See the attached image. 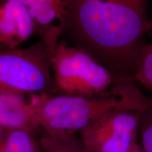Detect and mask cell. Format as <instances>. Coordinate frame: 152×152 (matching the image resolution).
I'll list each match as a JSON object with an SVG mask.
<instances>
[{
    "label": "cell",
    "mask_w": 152,
    "mask_h": 152,
    "mask_svg": "<svg viewBox=\"0 0 152 152\" xmlns=\"http://www.w3.org/2000/svg\"><path fill=\"white\" fill-rule=\"evenodd\" d=\"M149 0H71L62 40L90 54L118 80H133L152 31Z\"/></svg>",
    "instance_id": "6da1fadb"
},
{
    "label": "cell",
    "mask_w": 152,
    "mask_h": 152,
    "mask_svg": "<svg viewBox=\"0 0 152 152\" xmlns=\"http://www.w3.org/2000/svg\"><path fill=\"white\" fill-rule=\"evenodd\" d=\"M151 100L135 81L122 80L107 92L94 96L42 95L37 101V119L42 131L72 135L110 112L142 111Z\"/></svg>",
    "instance_id": "7a4b0ae2"
},
{
    "label": "cell",
    "mask_w": 152,
    "mask_h": 152,
    "mask_svg": "<svg viewBox=\"0 0 152 152\" xmlns=\"http://www.w3.org/2000/svg\"><path fill=\"white\" fill-rule=\"evenodd\" d=\"M50 64L58 94L94 96L107 92L120 80L90 54L62 39L51 55Z\"/></svg>",
    "instance_id": "3957f363"
},
{
    "label": "cell",
    "mask_w": 152,
    "mask_h": 152,
    "mask_svg": "<svg viewBox=\"0 0 152 152\" xmlns=\"http://www.w3.org/2000/svg\"><path fill=\"white\" fill-rule=\"evenodd\" d=\"M0 90L41 95L55 90L50 56L42 42L26 48L0 49Z\"/></svg>",
    "instance_id": "277c9868"
},
{
    "label": "cell",
    "mask_w": 152,
    "mask_h": 152,
    "mask_svg": "<svg viewBox=\"0 0 152 152\" xmlns=\"http://www.w3.org/2000/svg\"><path fill=\"white\" fill-rule=\"evenodd\" d=\"M141 111L118 110L106 114L80 132L88 152H128L136 142Z\"/></svg>",
    "instance_id": "5b68a950"
},
{
    "label": "cell",
    "mask_w": 152,
    "mask_h": 152,
    "mask_svg": "<svg viewBox=\"0 0 152 152\" xmlns=\"http://www.w3.org/2000/svg\"><path fill=\"white\" fill-rule=\"evenodd\" d=\"M26 7L35 31L46 47L49 56L54 52L67 20L71 0H19Z\"/></svg>",
    "instance_id": "8992f818"
},
{
    "label": "cell",
    "mask_w": 152,
    "mask_h": 152,
    "mask_svg": "<svg viewBox=\"0 0 152 152\" xmlns=\"http://www.w3.org/2000/svg\"><path fill=\"white\" fill-rule=\"evenodd\" d=\"M35 33L33 20L19 0H0V49L18 48Z\"/></svg>",
    "instance_id": "52a82bcc"
},
{
    "label": "cell",
    "mask_w": 152,
    "mask_h": 152,
    "mask_svg": "<svg viewBox=\"0 0 152 152\" xmlns=\"http://www.w3.org/2000/svg\"><path fill=\"white\" fill-rule=\"evenodd\" d=\"M38 98L27 101L24 94L0 90V127L4 130H40L37 119Z\"/></svg>",
    "instance_id": "ba28073f"
},
{
    "label": "cell",
    "mask_w": 152,
    "mask_h": 152,
    "mask_svg": "<svg viewBox=\"0 0 152 152\" xmlns=\"http://www.w3.org/2000/svg\"><path fill=\"white\" fill-rule=\"evenodd\" d=\"M36 133L25 128L4 130L0 139V152H41Z\"/></svg>",
    "instance_id": "9c48e42d"
},
{
    "label": "cell",
    "mask_w": 152,
    "mask_h": 152,
    "mask_svg": "<svg viewBox=\"0 0 152 152\" xmlns=\"http://www.w3.org/2000/svg\"><path fill=\"white\" fill-rule=\"evenodd\" d=\"M38 140L41 152H88L76 134L64 135L42 130Z\"/></svg>",
    "instance_id": "30bf717a"
},
{
    "label": "cell",
    "mask_w": 152,
    "mask_h": 152,
    "mask_svg": "<svg viewBox=\"0 0 152 152\" xmlns=\"http://www.w3.org/2000/svg\"><path fill=\"white\" fill-rule=\"evenodd\" d=\"M133 80L152 93V43L146 44L140 53Z\"/></svg>",
    "instance_id": "8fae6325"
},
{
    "label": "cell",
    "mask_w": 152,
    "mask_h": 152,
    "mask_svg": "<svg viewBox=\"0 0 152 152\" xmlns=\"http://www.w3.org/2000/svg\"><path fill=\"white\" fill-rule=\"evenodd\" d=\"M138 134L144 152H152V100L140 113Z\"/></svg>",
    "instance_id": "7c38bea8"
},
{
    "label": "cell",
    "mask_w": 152,
    "mask_h": 152,
    "mask_svg": "<svg viewBox=\"0 0 152 152\" xmlns=\"http://www.w3.org/2000/svg\"><path fill=\"white\" fill-rule=\"evenodd\" d=\"M128 152H144V151L142 149V147H140V145H138L135 142L132 146V147L130 148V149L129 150Z\"/></svg>",
    "instance_id": "4fadbf2b"
},
{
    "label": "cell",
    "mask_w": 152,
    "mask_h": 152,
    "mask_svg": "<svg viewBox=\"0 0 152 152\" xmlns=\"http://www.w3.org/2000/svg\"><path fill=\"white\" fill-rule=\"evenodd\" d=\"M4 132V129H3L2 128L0 127V139H1V137H2Z\"/></svg>",
    "instance_id": "5bb4252c"
}]
</instances>
